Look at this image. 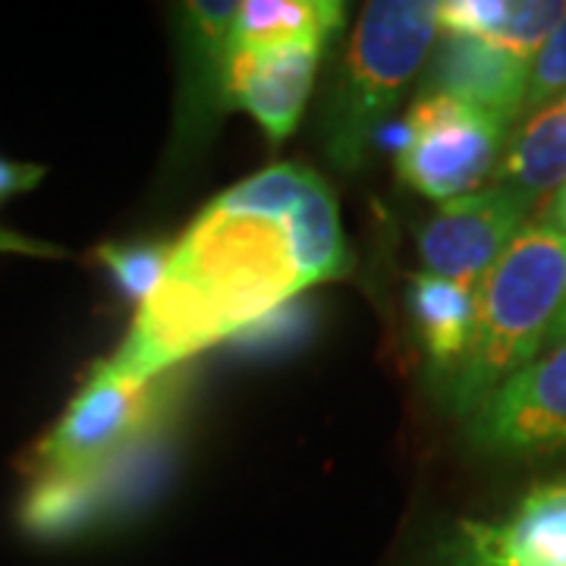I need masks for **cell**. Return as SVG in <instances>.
<instances>
[{
    "instance_id": "cell-7",
    "label": "cell",
    "mask_w": 566,
    "mask_h": 566,
    "mask_svg": "<svg viewBox=\"0 0 566 566\" xmlns=\"http://www.w3.org/2000/svg\"><path fill=\"white\" fill-rule=\"evenodd\" d=\"M528 199L504 186L450 199L419 233V255L434 277L479 283L526 230Z\"/></svg>"
},
{
    "instance_id": "cell-11",
    "label": "cell",
    "mask_w": 566,
    "mask_h": 566,
    "mask_svg": "<svg viewBox=\"0 0 566 566\" xmlns=\"http://www.w3.org/2000/svg\"><path fill=\"white\" fill-rule=\"evenodd\" d=\"M564 13L560 0H447L438 3V32L472 35L535 57Z\"/></svg>"
},
{
    "instance_id": "cell-8",
    "label": "cell",
    "mask_w": 566,
    "mask_h": 566,
    "mask_svg": "<svg viewBox=\"0 0 566 566\" xmlns=\"http://www.w3.org/2000/svg\"><path fill=\"white\" fill-rule=\"evenodd\" d=\"M488 453H551L566 447V340L516 371L469 424Z\"/></svg>"
},
{
    "instance_id": "cell-15",
    "label": "cell",
    "mask_w": 566,
    "mask_h": 566,
    "mask_svg": "<svg viewBox=\"0 0 566 566\" xmlns=\"http://www.w3.org/2000/svg\"><path fill=\"white\" fill-rule=\"evenodd\" d=\"M340 25L344 3L337 0H245L237 10L227 51L331 39Z\"/></svg>"
},
{
    "instance_id": "cell-16",
    "label": "cell",
    "mask_w": 566,
    "mask_h": 566,
    "mask_svg": "<svg viewBox=\"0 0 566 566\" xmlns=\"http://www.w3.org/2000/svg\"><path fill=\"white\" fill-rule=\"evenodd\" d=\"M293 237L303 259L305 274L312 283L340 281L349 274L353 259L346 252L344 230H340V208L331 192V186L315 174L305 196L290 214Z\"/></svg>"
},
{
    "instance_id": "cell-23",
    "label": "cell",
    "mask_w": 566,
    "mask_h": 566,
    "mask_svg": "<svg viewBox=\"0 0 566 566\" xmlns=\"http://www.w3.org/2000/svg\"><path fill=\"white\" fill-rule=\"evenodd\" d=\"M564 308H566V303H564ZM564 308H560V312H564Z\"/></svg>"
},
{
    "instance_id": "cell-5",
    "label": "cell",
    "mask_w": 566,
    "mask_h": 566,
    "mask_svg": "<svg viewBox=\"0 0 566 566\" xmlns=\"http://www.w3.org/2000/svg\"><path fill=\"white\" fill-rule=\"evenodd\" d=\"M504 126L453 95L428 92L406 117L397 174L409 189L441 205L469 196L497 167Z\"/></svg>"
},
{
    "instance_id": "cell-17",
    "label": "cell",
    "mask_w": 566,
    "mask_h": 566,
    "mask_svg": "<svg viewBox=\"0 0 566 566\" xmlns=\"http://www.w3.org/2000/svg\"><path fill=\"white\" fill-rule=\"evenodd\" d=\"M170 252H174V243H107L98 249V259L117 277L123 293L142 305L158 290L170 262Z\"/></svg>"
},
{
    "instance_id": "cell-14",
    "label": "cell",
    "mask_w": 566,
    "mask_h": 566,
    "mask_svg": "<svg viewBox=\"0 0 566 566\" xmlns=\"http://www.w3.org/2000/svg\"><path fill=\"white\" fill-rule=\"evenodd\" d=\"M111 501L104 472L92 475H39L22 501L20 523L35 538H66L88 528Z\"/></svg>"
},
{
    "instance_id": "cell-4",
    "label": "cell",
    "mask_w": 566,
    "mask_h": 566,
    "mask_svg": "<svg viewBox=\"0 0 566 566\" xmlns=\"http://www.w3.org/2000/svg\"><path fill=\"white\" fill-rule=\"evenodd\" d=\"M174 400V371L126 381L98 368L35 450L39 475H92L158 431Z\"/></svg>"
},
{
    "instance_id": "cell-13",
    "label": "cell",
    "mask_w": 566,
    "mask_h": 566,
    "mask_svg": "<svg viewBox=\"0 0 566 566\" xmlns=\"http://www.w3.org/2000/svg\"><path fill=\"white\" fill-rule=\"evenodd\" d=\"M475 286L479 283L447 281L428 271L412 281V322L428 359L444 378L453 375L469 346L475 322Z\"/></svg>"
},
{
    "instance_id": "cell-20",
    "label": "cell",
    "mask_w": 566,
    "mask_h": 566,
    "mask_svg": "<svg viewBox=\"0 0 566 566\" xmlns=\"http://www.w3.org/2000/svg\"><path fill=\"white\" fill-rule=\"evenodd\" d=\"M0 252H29V255H57V249H48V245L29 243V240H22V237H17V233H10V230H3V227H0Z\"/></svg>"
},
{
    "instance_id": "cell-10",
    "label": "cell",
    "mask_w": 566,
    "mask_h": 566,
    "mask_svg": "<svg viewBox=\"0 0 566 566\" xmlns=\"http://www.w3.org/2000/svg\"><path fill=\"white\" fill-rule=\"evenodd\" d=\"M532 57L497 48L491 41L441 32L434 54V92L453 95L491 114L494 120H513L526 111Z\"/></svg>"
},
{
    "instance_id": "cell-9",
    "label": "cell",
    "mask_w": 566,
    "mask_h": 566,
    "mask_svg": "<svg viewBox=\"0 0 566 566\" xmlns=\"http://www.w3.org/2000/svg\"><path fill=\"white\" fill-rule=\"evenodd\" d=\"M324 44L327 39H305L227 51L218 85L221 102L252 114L271 142H283L303 117Z\"/></svg>"
},
{
    "instance_id": "cell-2",
    "label": "cell",
    "mask_w": 566,
    "mask_h": 566,
    "mask_svg": "<svg viewBox=\"0 0 566 566\" xmlns=\"http://www.w3.org/2000/svg\"><path fill=\"white\" fill-rule=\"evenodd\" d=\"M566 303V233L532 223L475 286V322L447 378L457 416H475L547 344Z\"/></svg>"
},
{
    "instance_id": "cell-1",
    "label": "cell",
    "mask_w": 566,
    "mask_h": 566,
    "mask_svg": "<svg viewBox=\"0 0 566 566\" xmlns=\"http://www.w3.org/2000/svg\"><path fill=\"white\" fill-rule=\"evenodd\" d=\"M290 214L245 205L233 189L218 196L174 243L158 290L104 368L151 381L308 290Z\"/></svg>"
},
{
    "instance_id": "cell-22",
    "label": "cell",
    "mask_w": 566,
    "mask_h": 566,
    "mask_svg": "<svg viewBox=\"0 0 566 566\" xmlns=\"http://www.w3.org/2000/svg\"><path fill=\"white\" fill-rule=\"evenodd\" d=\"M566 340V308L554 318V324H551V334H547V344H564Z\"/></svg>"
},
{
    "instance_id": "cell-6",
    "label": "cell",
    "mask_w": 566,
    "mask_h": 566,
    "mask_svg": "<svg viewBox=\"0 0 566 566\" xmlns=\"http://www.w3.org/2000/svg\"><path fill=\"white\" fill-rule=\"evenodd\" d=\"M416 566H566V475L494 520H460Z\"/></svg>"
},
{
    "instance_id": "cell-3",
    "label": "cell",
    "mask_w": 566,
    "mask_h": 566,
    "mask_svg": "<svg viewBox=\"0 0 566 566\" xmlns=\"http://www.w3.org/2000/svg\"><path fill=\"white\" fill-rule=\"evenodd\" d=\"M434 35L438 3H365L324 117V148L337 167L353 170L365 161L368 145L381 133L409 80L419 73Z\"/></svg>"
},
{
    "instance_id": "cell-21",
    "label": "cell",
    "mask_w": 566,
    "mask_h": 566,
    "mask_svg": "<svg viewBox=\"0 0 566 566\" xmlns=\"http://www.w3.org/2000/svg\"><path fill=\"white\" fill-rule=\"evenodd\" d=\"M542 223L566 233V186H560V189L554 192V199L547 205V218Z\"/></svg>"
},
{
    "instance_id": "cell-19",
    "label": "cell",
    "mask_w": 566,
    "mask_h": 566,
    "mask_svg": "<svg viewBox=\"0 0 566 566\" xmlns=\"http://www.w3.org/2000/svg\"><path fill=\"white\" fill-rule=\"evenodd\" d=\"M41 177H44V167H35V164L3 161V158H0V199L32 189Z\"/></svg>"
},
{
    "instance_id": "cell-18",
    "label": "cell",
    "mask_w": 566,
    "mask_h": 566,
    "mask_svg": "<svg viewBox=\"0 0 566 566\" xmlns=\"http://www.w3.org/2000/svg\"><path fill=\"white\" fill-rule=\"evenodd\" d=\"M557 98H566V13L532 57L526 114H535Z\"/></svg>"
},
{
    "instance_id": "cell-12",
    "label": "cell",
    "mask_w": 566,
    "mask_h": 566,
    "mask_svg": "<svg viewBox=\"0 0 566 566\" xmlns=\"http://www.w3.org/2000/svg\"><path fill=\"white\" fill-rule=\"evenodd\" d=\"M497 180L528 202L566 186V98L535 111L510 139Z\"/></svg>"
}]
</instances>
